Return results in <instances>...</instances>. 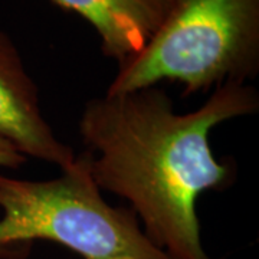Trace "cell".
<instances>
[{"mask_svg": "<svg viewBox=\"0 0 259 259\" xmlns=\"http://www.w3.org/2000/svg\"><path fill=\"white\" fill-rule=\"evenodd\" d=\"M0 259L23 258L35 241L54 242L83 259H170L148 241L131 207L104 200L88 151L52 180L0 175Z\"/></svg>", "mask_w": 259, "mask_h": 259, "instance_id": "obj_2", "label": "cell"}, {"mask_svg": "<svg viewBox=\"0 0 259 259\" xmlns=\"http://www.w3.org/2000/svg\"><path fill=\"white\" fill-rule=\"evenodd\" d=\"M259 110L246 83L214 88L196 111L179 114L156 85L87 102L79 136L100 190L128 200L144 235L170 259H213L203 248L197 199L236 179V164L214 157L212 130Z\"/></svg>", "mask_w": 259, "mask_h": 259, "instance_id": "obj_1", "label": "cell"}, {"mask_svg": "<svg viewBox=\"0 0 259 259\" xmlns=\"http://www.w3.org/2000/svg\"><path fill=\"white\" fill-rule=\"evenodd\" d=\"M0 139L26 157L65 170L74 163L72 148L54 134L39 107L37 87L25 69L18 49L0 30Z\"/></svg>", "mask_w": 259, "mask_h": 259, "instance_id": "obj_4", "label": "cell"}, {"mask_svg": "<svg viewBox=\"0 0 259 259\" xmlns=\"http://www.w3.org/2000/svg\"><path fill=\"white\" fill-rule=\"evenodd\" d=\"M26 161H28V157L25 154H22L12 143L0 139V167L19 168Z\"/></svg>", "mask_w": 259, "mask_h": 259, "instance_id": "obj_6", "label": "cell"}, {"mask_svg": "<svg viewBox=\"0 0 259 259\" xmlns=\"http://www.w3.org/2000/svg\"><path fill=\"white\" fill-rule=\"evenodd\" d=\"M82 16L101 39V51L118 66L154 36L173 0H52Z\"/></svg>", "mask_w": 259, "mask_h": 259, "instance_id": "obj_5", "label": "cell"}, {"mask_svg": "<svg viewBox=\"0 0 259 259\" xmlns=\"http://www.w3.org/2000/svg\"><path fill=\"white\" fill-rule=\"evenodd\" d=\"M259 72V0H173L154 36L105 94L161 81L183 85V97L225 83H245Z\"/></svg>", "mask_w": 259, "mask_h": 259, "instance_id": "obj_3", "label": "cell"}]
</instances>
